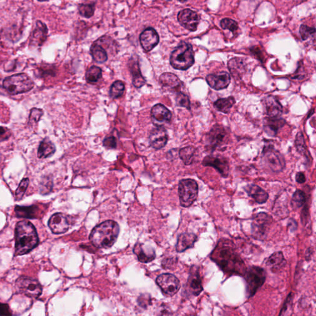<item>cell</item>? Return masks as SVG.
Wrapping results in <instances>:
<instances>
[{
  "label": "cell",
  "instance_id": "cell-1",
  "mask_svg": "<svg viewBox=\"0 0 316 316\" xmlns=\"http://www.w3.org/2000/svg\"><path fill=\"white\" fill-rule=\"evenodd\" d=\"M211 258L227 274L244 275L246 271L244 262L232 247L217 246L212 253Z\"/></svg>",
  "mask_w": 316,
  "mask_h": 316
},
{
  "label": "cell",
  "instance_id": "cell-2",
  "mask_svg": "<svg viewBox=\"0 0 316 316\" xmlns=\"http://www.w3.org/2000/svg\"><path fill=\"white\" fill-rule=\"evenodd\" d=\"M15 232L16 256L26 255L38 246L37 233L33 224L29 221L19 222L16 227Z\"/></svg>",
  "mask_w": 316,
  "mask_h": 316
},
{
  "label": "cell",
  "instance_id": "cell-3",
  "mask_svg": "<svg viewBox=\"0 0 316 316\" xmlns=\"http://www.w3.org/2000/svg\"><path fill=\"white\" fill-rule=\"evenodd\" d=\"M120 226L109 220L96 226L89 237L91 244L98 248H109L113 246L120 234Z\"/></svg>",
  "mask_w": 316,
  "mask_h": 316
},
{
  "label": "cell",
  "instance_id": "cell-4",
  "mask_svg": "<svg viewBox=\"0 0 316 316\" xmlns=\"http://www.w3.org/2000/svg\"><path fill=\"white\" fill-rule=\"evenodd\" d=\"M194 63V52L192 46L182 42L172 52L170 63L176 70H185L192 67Z\"/></svg>",
  "mask_w": 316,
  "mask_h": 316
},
{
  "label": "cell",
  "instance_id": "cell-5",
  "mask_svg": "<svg viewBox=\"0 0 316 316\" xmlns=\"http://www.w3.org/2000/svg\"><path fill=\"white\" fill-rule=\"evenodd\" d=\"M3 87L7 92L15 95L28 92L34 88V83L28 75L22 73L5 78Z\"/></svg>",
  "mask_w": 316,
  "mask_h": 316
},
{
  "label": "cell",
  "instance_id": "cell-6",
  "mask_svg": "<svg viewBox=\"0 0 316 316\" xmlns=\"http://www.w3.org/2000/svg\"><path fill=\"white\" fill-rule=\"evenodd\" d=\"M246 283L247 296L253 297L262 287L266 279L264 269L260 267L252 266L246 270L244 274Z\"/></svg>",
  "mask_w": 316,
  "mask_h": 316
},
{
  "label": "cell",
  "instance_id": "cell-7",
  "mask_svg": "<svg viewBox=\"0 0 316 316\" xmlns=\"http://www.w3.org/2000/svg\"><path fill=\"white\" fill-rule=\"evenodd\" d=\"M198 186L195 180L187 178L180 181L178 184V195L182 207H191L198 198Z\"/></svg>",
  "mask_w": 316,
  "mask_h": 316
},
{
  "label": "cell",
  "instance_id": "cell-8",
  "mask_svg": "<svg viewBox=\"0 0 316 316\" xmlns=\"http://www.w3.org/2000/svg\"><path fill=\"white\" fill-rule=\"evenodd\" d=\"M16 290L27 297L37 298L42 293V287L36 279L29 277H20L15 283Z\"/></svg>",
  "mask_w": 316,
  "mask_h": 316
},
{
  "label": "cell",
  "instance_id": "cell-9",
  "mask_svg": "<svg viewBox=\"0 0 316 316\" xmlns=\"http://www.w3.org/2000/svg\"><path fill=\"white\" fill-rule=\"evenodd\" d=\"M272 220V217L265 212L256 215L251 223V233L255 239H265L271 226Z\"/></svg>",
  "mask_w": 316,
  "mask_h": 316
},
{
  "label": "cell",
  "instance_id": "cell-10",
  "mask_svg": "<svg viewBox=\"0 0 316 316\" xmlns=\"http://www.w3.org/2000/svg\"><path fill=\"white\" fill-rule=\"evenodd\" d=\"M263 156L267 166L274 173L282 171L285 168V160L283 156L272 145H265Z\"/></svg>",
  "mask_w": 316,
  "mask_h": 316
},
{
  "label": "cell",
  "instance_id": "cell-11",
  "mask_svg": "<svg viewBox=\"0 0 316 316\" xmlns=\"http://www.w3.org/2000/svg\"><path fill=\"white\" fill-rule=\"evenodd\" d=\"M157 283L161 288L162 294L166 297H173L180 290V283L175 276L171 274L160 275L157 279Z\"/></svg>",
  "mask_w": 316,
  "mask_h": 316
},
{
  "label": "cell",
  "instance_id": "cell-12",
  "mask_svg": "<svg viewBox=\"0 0 316 316\" xmlns=\"http://www.w3.org/2000/svg\"><path fill=\"white\" fill-rule=\"evenodd\" d=\"M228 132L223 126L216 125L208 133L207 137V143L208 148L214 151L217 148L222 146L228 141Z\"/></svg>",
  "mask_w": 316,
  "mask_h": 316
},
{
  "label": "cell",
  "instance_id": "cell-13",
  "mask_svg": "<svg viewBox=\"0 0 316 316\" xmlns=\"http://www.w3.org/2000/svg\"><path fill=\"white\" fill-rule=\"evenodd\" d=\"M177 19L181 26L192 32L196 31L200 21V16L189 9L180 11L178 14Z\"/></svg>",
  "mask_w": 316,
  "mask_h": 316
},
{
  "label": "cell",
  "instance_id": "cell-14",
  "mask_svg": "<svg viewBox=\"0 0 316 316\" xmlns=\"http://www.w3.org/2000/svg\"><path fill=\"white\" fill-rule=\"evenodd\" d=\"M202 164L205 166L212 167L224 177H228L230 166L228 160L225 158L207 156L204 158Z\"/></svg>",
  "mask_w": 316,
  "mask_h": 316
},
{
  "label": "cell",
  "instance_id": "cell-15",
  "mask_svg": "<svg viewBox=\"0 0 316 316\" xmlns=\"http://www.w3.org/2000/svg\"><path fill=\"white\" fill-rule=\"evenodd\" d=\"M152 122L157 127H162L170 123L172 113L163 105L158 104L152 107L151 111Z\"/></svg>",
  "mask_w": 316,
  "mask_h": 316
},
{
  "label": "cell",
  "instance_id": "cell-16",
  "mask_svg": "<svg viewBox=\"0 0 316 316\" xmlns=\"http://www.w3.org/2000/svg\"><path fill=\"white\" fill-rule=\"evenodd\" d=\"M140 42L145 51L150 52L159 43V36L154 29L148 27L140 35Z\"/></svg>",
  "mask_w": 316,
  "mask_h": 316
},
{
  "label": "cell",
  "instance_id": "cell-17",
  "mask_svg": "<svg viewBox=\"0 0 316 316\" xmlns=\"http://www.w3.org/2000/svg\"><path fill=\"white\" fill-rule=\"evenodd\" d=\"M187 291L193 296H198L203 291L202 281L199 272L198 268L192 267L190 271L187 283Z\"/></svg>",
  "mask_w": 316,
  "mask_h": 316
},
{
  "label": "cell",
  "instance_id": "cell-18",
  "mask_svg": "<svg viewBox=\"0 0 316 316\" xmlns=\"http://www.w3.org/2000/svg\"><path fill=\"white\" fill-rule=\"evenodd\" d=\"M49 226L54 234H61L68 230L70 224L67 217L62 213H56L50 217Z\"/></svg>",
  "mask_w": 316,
  "mask_h": 316
},
{
  "label": "cell",
  "instance_id": "cell-19",
  "mask_svg": "<svg viewBox=\"0 0 316 316\" xmlns=\"http://www.w3.org/2000/svg\"><path fill=\"white\" fill-rule=\"evenodd\" d=\"M159 84L165 90L172 92L180 91L183 86L182 81L177 75L169 72L164 73L160 76Z\"/></svg>",
  "mask_w": 316,
  "mask_h": 316
},
{
  "label": "cell",
  "instance_id": "cell-20",
  "mask_svg": "<svg viewBox=\"0 0 316 316\" xmlns=\"http://www.w3.org/2000/svg\"><path fill=\"white\" fill-rule=\"evenodd\" d=\"M168 141V135L166 130L162 127H157L151 132L149 141L152 147L159 150L166 146Z\"/></svg>",
  "mask_w": 316,
  "mask_h": 316
},
{
  "label": "cell",
  "instance_id": "cell-21",
  "mask_svg": "<svg viewBox=\"0 0 316 316\" xmlns=\"http://www.w3.org/2000/svg\"><path fill=\"white\" fill-rule=\"evenodd\" d=\"M207 81L211 88L214 90H220L228 88L230 83L231 79L228 72H221L208 75Z\"/></svg>",
  "mask_w": 316,
  "mask_h": 316
},
{
  "label": "cell",
  "instance_id": "cell-22",
  "mask_svg": "<svg viewBox=\"0 0 316 316\" xmlns=\"http://www.w3.org/2000/svg\"><path fill=\"white\" fill-rule=\"evenodd\" d=\"M265 113L269 118H278L282 113L283 107L278 100L273 96H268L263 100Z\"/></svg>",
  "mask_w": 316,
  "mask_h": 316
},
{
  "label": "cell",
  "instance_id": "cell-23",
  "mask_svg": "<svg viewBox=\"0 0 316 316\" xmlns=\"http://www.w3.org/2000/svg\"><path fill=\"white\" fill-rule=\"evenodd\" d=\"M129 69L132 75V83L136 88H141L146 83L145 78L141 75L138 56H134L130 59Z\"/></svg>",
  "mask_w": 316,
  "mask_h": 316
},
{
  "label": "cell",
  "instance_id": "cell-24",
  "mask_svg": "<svg viewBox=\"0 0 316 316\" xmlns=\"http://www.w3.org/2000/svg\"><path fill=\"white\" fill-rule=\"evenodd\" d=\"M47 26L42 22L38 20L36 23L35 28L32 35L30 44L35 46V47H40L45 42L47 37Z\"/></svg>",
  "mask_w": 316,
  "mask_h": 316
},
{
  "label": "cell",
  "instance_id": "cell-25",
  "mask_svg": "<svg viewBox=\"0 0 316 316\" xmlns=\"http://www.w3.org/2000/svg\"><path fill=\"white\" fill-rule=\"evenodd\" d=\"M245 191L249 196L258 204H264L269 198V194L262 188L255 184L247 185L244 187Z\"/></svg>",
  "mask_w": 316,
  "mask_h": 316
},
{
  "label": "cell",
  "instance_id": "cell-26",
  "mask_svg": "<svg viewBox=\"0 0 316 316\" xmlns=\"http://www.w3.org/2000/svg\"><path fill=\"white\" fill-rule=\"evenodd\" d=\"M197 236L193 233H184L178 236L176 250L178 253H182L187 249L191 248L197 241Z\"/></svg>",
  "mask_w": 316,
  "mask_h": 316
},
{
  "label": "cell",
  "instance_id": "cell-27",
  "mask_svg": "<svg viewBox=\"0 0 316 316\" xmlns=\"http://www.w3.org/2000/svg\"><path fill=\"white\" fill-rule=\"evenodd\" d=\"M134 252L138 258L139 262L141 263H150L156 258L154 249L143 246L141 244H137L134 247Z\"/></svg>",
  "mask_w": 316,
  "mask_h": 316
},
{
  "label": "cell",
  "instance_id": "cell-28",
  "mask_svg": "<svg viewBox=\"0 0 316 316\" xmlns=\"http://www.w3.org/2000/svg\"><path fill=\"white\" fill-rule=\"evenodd\" d=\"M285 124L283 119L267 118L264 120V129L269 137H276L279 130Z\"/></svg>",
  "mask_w": 316,
  "mask_h": 316
},
{
  "label": "cell",
  "instance_id": "cell-29",
  "mask_svg": "<svg viewBox=\"0 0 316 316\" xmlns=\"http://www.w3.org/2000/svg\"><path fill=\"white\" fill-rule=\"evenodd\" d=\"M228 66L231 74L235 79H239L246 72V65L244 59L235 58L228 61Z\"/></svg>",
  "mask_w": 316,
  "mask_h": 316
},
{
  "label": "cell",
  "instance_id": "cell-30",
  "mask_svg": "<svg viewBox=\"0 0 316 316\" xmlns=\"http://www.w3.org/2000/svg\"><path fill=\"white\" fill-rule=\"evenodd\" d=\"M286 264V261L281 251L276 252L267 259L266 265L273 271H278Z\"/></svg>",
  "mask_w": 316,
  "mask_h": 316
},
{
  "label": "cell",
  "instance_id": "cell-31",
  "mask_svg": "<svg viewBox=\"0 0 316 316\" xmlns=\"http://www.w3.org/2000/svg\"><path fill=\"white\" fill-rule=\"evenodd\" d=\"M90 53L94 61L98 63H104L107 60L106 50L97 42L91 46Z\"/></svg>",
  "mask_w": 316,
  "mask_h": 316
},
{
  "label": "cell",
  "instance_id": "cell-32",
  "mask_svg": "<svg viewBox=\"0 0 316 316\" xmlns=\"http://www.w3.org/2000/svg\"><path fill=\"white\" fill-rule=\"evenodd\" d=\"M56 148L49 139H45L41 142L38 150L39 158H47L51 157L55 153Z\"/></svg>",
  "mask_w": 316,
  "mask_h": 316
},
{
  "label": "cell",
  "instance_id": "cell-33",
  "mask_svg": "<svg viewBox=\"0 0 316 316\" xmlns=\"http://www.w3.org/2000/svg\"><path fill=\"white\" fill-rule=\"evenodd\" d=\"M38 210V208L36 206L17 207L15 209L16 216L18 217H23V218L27 219L36 218V215L37 214Z\"/></svg>",
  "mask_w": 316,
  "mask_h": 316
},
{
  "label": "cell",
  "instance_id": "cell-34",
  "mask_svg": "<svg viewBox=\"0 0 316 316\" xmlns=\"http://www.w3.org/2000/svg\"><path fill=\"white\" fill-rule=\"evenodd\" d=\"M235 98L230 97L226 98H221L217 100L214 104V106L217 111L222 112V113L228 114L233 105L235 104Z\"/></svg>",
  "mask_w": 316,
  "mask_h": 316
},
{
  "label": "cell",
  "instance_id": "cell-35",
  "mask_svg": "<svg viewBox=\"0 0 316 316\" xmlns=\"http://www.w3.org/2000/svg\"><path fill=\"white\" fill-rule=\"evenodd\" d=\"M196 153V149L193 146H187L179 151V157L185 165H191L193 163Z\"/></svg>",
  "mask_w": 316,
  "mask_h": 316
},
{
  "label": "cell",
  "instance_id": "cell-36",
  "mask_svg": "<svg viewBox=\"0 0 316 316\" xmlns=\"http://www.w3.org/2000/svg\"><path fill=\"white\" fill-rule=\"evenodd\" d=\"M86 77L88 83H96L102 77V69L95 66H91L87 70Z\"/></svg>",
  "mask_w": 316,
  "mask_h": 316
},
{
  "label": "cell",
  "instance_id": "cell-37",
  "mask_svg": "<svg viewBox=\"0 0 316 316\" xmlns=\"http://www.w3.org/2000/svg\"><path fill=\"white\" fill-rule=\"evenodd\" d=\"M295 145H296L298 152H299L300 154L305 157L307 159H308L309 158H310V154L308 150H307L305 140H304L302 132L298 133L296 136V140H295Z\"/></svg>",
  "mask_w": 316,
  "mask_h": 316
},
{
  "label": "cell",
  "instance_id": "cell-38",
  "mask_svg": "<svg viewBox=\"0 0 316 316\" xmlns=\"http://www.w3.org/2000/svg\"><path fill=\"white\" fill-rule=\"evenodd\" d=\"M306 201V194L303 191L297 190L293 194L292 206L294 210H298L303 207Z\"/></svg>",
  "mask_w": 316,
  "mask_h": 316
},
{
  "label": "cell",
  "instance_id": "cell-39",
  "mask_svg": "<svg viewBox=\"0 0 316 316\" xmlns=\"http://www.w3.org/2000/svg\"><path fill=\"white\" fill-rule=\"evenodd\" d=\"M125 90V85L122 81L114 82L110 88L109 94L112 98L116 99L121 97Z\"/></svg>",
  "mask_w": 316,
  "mask_h": 316
},
{
  "label": "cell",
  "instance_id": "cell-40",
  "mask_svg": "<svg viewBox=\"0 0 316 316\" xmlns=\"http://www.w3.org/2000/svg\"><path fill=\"white\" fill-rule=\"evenodd\" d=\"M293 299H294V294L291 293L286 299L279 316H291L292 313Z\"/></svg>",
  "mask_w": 316,
  "mask_h": 316
},
{
  "label": "cell",
  "instance_id": "cell-41",
  "mask_svg": "<svg viewBox=\"0 0 316 316\" xmlns=\"http://www.w3.org/2000/svg\"><path fill=\"white\" fill-rule=\"evenodd\" d=\"M221 27L224 30L228 29L234 34L238 31L239 26L238 23L234 20L225 18L221 21Z\"/></svg>",
  "mask_w": 316,
  "mask_h": 316
},
{
  "label": "cell",
  "instance_id": "cell-42",
  "mask_svg": "<svg viewBox=\"0 0 316 316\" xmlns=\"http://www.w3.org/2000/svg\"><path fill=\"white\" fill-rule=\"evenodd\" d=\"M29 184V180L28 178H24L20 182L19 187H18L17 192H16L15 198L17 201L21 200Z\"/></svg>",
  "mask_w": 316,
  "mask_h": 316
},
{
  "label": "cell",
  "instance_id": "cell-43",
  "mask_svg": "<svg viewBox=\"0 0 316 316\" xmlns=\"http://www.w3.org/2000/svg\"><path fill=\"white\" fill-rule=\"evenodd\" d=\"M95 12V6L91 4H82L79 6V13L82 17L90 18Z\"/></svg>",
  "mask_w": 316,
  "mask_h": 316
},
{
  "label": "cell",
  "instance_id": "cell-44",
  "mask_svg": "<svg viewBox=\"0 0 316 316\" xmlns=\"http://www.w3.org/2000/svg\"><path fill=\"white\" fill-rule=\"evenodd\" d=\"M176 104L177 106L184 107L188 109H191V102L189 97L185 94L178 93L176 98Z\"/></svg>",
  "mask_w": 316,
  "mask_h": 316
},
{
  "label": "cell",
  "instance_id": "cell-45",
  "mask_svg": "<svg viewBox=\"0 0 316 316\" xmlns=\"http://www.w3.org/2000/svg\"><path fill=\"white\" fill-rule=\"evenodd\" d=\"M315 33L316 30L314 27L312 28V27H308V26H306V25H302L301 27H300V35H301V38L303 40H308L309 38L315 36Z\"/></svg>",
  "mask_w": 316,
  "mask_h": 316
},
{
  "label": "cell",
  "instance_id": "cell-46",
  "mask_svg": "<svg viewBox=\"0 0 316 316\" xmlns=\"http://www.w3.org/2000/svg\"><path fill=\"white\" fill-rule=\"evenodd\" d=\"M43 112L42 109L33 108L31 111L29 115V123H38L43 116Z\"/></svg>",
  "mask_w": 316,
  "mask_h": 316
},
{
  "label": "cell",
  "instance_id": "cell-47",
  "mask_svg": "<svg viewBox=\"0 0 316 316\" xmlns=\"http://www.w3.org/2000/svg\"><path fill=\"white\" fill-rule=\"evenodd\" d=\"M104 145L107 148H115L116 147V140L115 137H109L104 140Z\"/></svg>",
  "mask_w": 316,
  "mask_h": 316
},
{
  "label": "cell",
  "instance_id": "cell-48",
  "mask_svg": "<svg viewBox=\"0 0 316 316\" xmlns=\"http://www.w3.org/2000/svg\"><path fill=\"white\" fill-rule=\"evenodd\" d=\"M0 316H12V312L8 304L0 303Z\"/></svg>",
  "mask_w": 316,
  "mask_h": 316
},
{
  "label": "cell",
  "instance_id": "cell-49",
  "mask_svg": "<svg viewBox=\"0 0 316 316\" xmlns=\"http://www.w3.org/2000/svg\"><path fill=\"white\" fill-rule=\"evenodd\" d=\"M11 136L10 130L6 127L0 126V141L6 140Z\"/></svg>",
  "mask_w": 316,
  "mask_h": 316
},
{
  "label": "cell",
  "instance_id": "cell-50",
  "mask_svg": "<svg viewBox=\"0 0 316 316\" xmlns=\"http://www.w3.org/2000/svg\"><path fill=\"white\" fill-rule=\"evenodd\" d=\"M52 181L50 180H45L43 181V184L42 185V191L43 192L42 193H49L52 189Z\"/></svg>",
  "mask_w": 316,
  "mask_h": 316
},
{
  "label": "cell",
  "instance_id": "cell-51",
  "mask_svg": "<svg viewBox=\"0 0 316 316\" xmlns=\"http://www.w3.org/2000/svg\"><path fill=\"white\" fill-rule=\"evenodd\" d=\"M177 262V260L174 258L165 259L162 262V266L165 269H170L172 265L175 264Z\"/></svg>",
  "mask_w": 316,
  "mask_h": 316
},
{
  "label": "cell",
  "instance_id": "cell-52",
  "mask_svg": "<svg viewBox=\"0 0 316 316\" xmlns=\"http://www.w3.org/2000/svg\"><path fill=\"white\" fill-rule=\"evenodd\" d=\"M295 178H296V181L298 184H304L306 182L305 176L301 172L297 173Z\"/></svg>",
  "mask_w": 316,
  "mask_h": 316
}]
</instances>
